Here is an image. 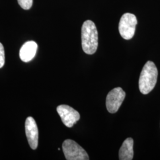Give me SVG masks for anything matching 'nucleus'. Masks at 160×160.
<instances>
[{
	"label": "nucleus",
	"instance_id": "1",
	"mask_svg": "<svg viewBox=\"0 0 160 160\" xmlns=\"http://www.w3.org/2000/svg\"><path fill=\"white\" fill-rule=\"evenodd\" d=\"M82 50L88 55L94 54L98 47V32L94 22L86 20L81 29Z\"/></svg>",
	"mask_w": 160,
	"mask_h": 160
},
{
	"label": "nucleus",
	"instance_id": "2",
	"mask_svg": "<svg viewBox=\"0 0 160 160\" xmlns=\"http://www.w3.org/2000/svg\"><path fill=\"white\" fill-rule=\"evenodd\" d=\"M158 77V69L155 63L149 61L143 66L139 80V88L143 94L151 92L156 85Z\"/></svg>",
	"mask_w": 160,
	"mask_h": 160
},
{
	"label": "nucleus",
	"instance_id": "3",
	"mask_svg": "<svg viewBox=\"0 0 160 160\" xmlns=\"http://www.w3.org/2000/svg\"><path fill=\"white\" fill-rule=\"evenodd\" d=\"M62 150L67 160H88L86 151L74 141L67 139L62 143Z\"/></svg>",
	"mask_w": 160,
	"mask_h": 160
},
{
	"label": "nucleus",
	"instance_id": "4",
	"mask_svg": "<svg viewBox=\"0 0 160 160\" xmlns=\"http://www.w3.org/2000/svg\"><path fill=\"white\" fill-rule=\"evenodd\" d=\"M137 23V17L133 14L125 13L122 16L119 24V31L124 39L129 40L133 37Z\"/></svg>",
	"mask_w": 160,
	"mask_h": 160
},
{
	"label": "nucleus",
	"instance_id": "5",
	"mask_svg": "<svg viewBox=\"0 0 160 160\" xmlns=\"http://www.w3.org/2000/svg\"><path fill=\"white\" fill-rule=\"evenodd\" d=\"M125 92L120 87H116L109 92L106 97V108L110 113H116L125 98Z\"/></svg>",
	"mask_w": 160,
	"mask_h": 160
},
{
	"label": "nucleus",
	"instance_id": "6",
	"mask_svg": "<svg viewBox=\"0 0 160 160\" xmlns=\"http://www.w3.org/2000/svg\"><path fill=\"white\" fill-rule=\"evenodd\" d=\"M57 110L63 124L68 128H72L77 121L80 120V113L69 106L59 105L58 106Z\"/></svg>",
	"mask_w": 160,
	"mask_h": 160
},
{
	"label": "nucleus",
	"instance_id": "7",
	"mask_svg": "<svg viewBox=\"0 0 160 160\" xmlns=\"http://www.w3.org/2000/svg\"><path fill=\"white\" fill-rule=\"evenodd\" d=\"M25 131L30 147L32 149H36L38 146L39 131L36 121L31 116L26 120Z\"/></svg>",
	"mask_w": 160,
	"mask_h": 160
},
{
	"label": "nucleus",
	"instance_id": "8",
	"mask_svg": "<svg viewBox=\"0 0 160 160\" xmlns=\"http://www.w3.org/2000/svg\"><path fill=\"white\" fill-rule=\"evenodd\" d=\"M38 50V44L34 41H28L22 46L19 56L24 62H28L34 58Z\"/></svg>",
	"mask_w": 160,
	"mask_h": 160
},
{
	"label": "nucleus",
	"instance_id": "9",
	"mask_svg": "<svg viewBox=\"0 0 160 160\" xmlns=\"http://www.w3.org/2000/svg\"><path fill=\"white\" fill-rule=\"evenodd\" d=\"M133 157V140L132 138H128L123 142L119 152L120 160H131Z\"/></svg>",
	"mask_w": 160,
	"mask_h": 160
},
{
	"label": "nucleus",
	"instance_id": "10",
	"mask_svg": "<svg viewBox=\"0 0 160 160\" xmlns=\"http://www.w3.org/2000/svg\"><path fill=\"white\" fill-rule=\"evenodd\" d=\"M17 1L24 10H29L33 4V0H17Z\"/></svg>",
	"mask_w": 160,
	"mask_h": 160
},
{
	"label": "nucleus",
	"instance_id": "11",
	"mask_svg": "<svg viewBox=\"0 0 160 160\" xmlns=\"http://www.w3.org/2000/svg\"><path fill=\"white\" fill-rule=\"evenodd\" d=\"M5 63V52L4 46L0 43V68H1Z\"/></svg>",
	"mask_w": 160,
	"mask_h": 160
}]
</instances>
